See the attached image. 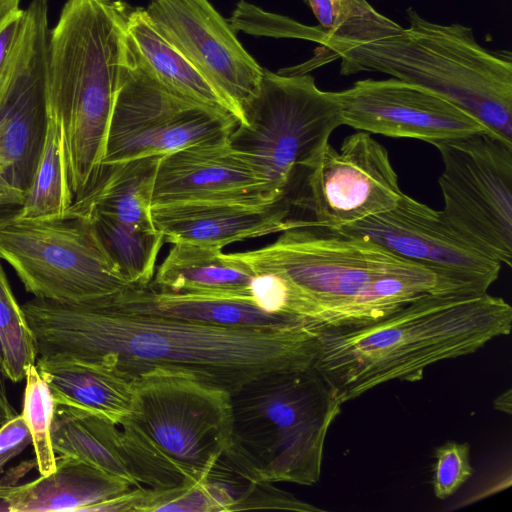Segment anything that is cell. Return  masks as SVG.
Here are the masks:
<instances>
[{
	"label": "cell",
	"instance_id": "1",
	"mask_svg": "<svg viewBox=\"0 0 512 512\" xmlns=\"http://www.w3.org/2000/svg\"><path fill=\"white\" fill-rule=\"evenodd\" d=\"M39 357L102 364L131 382L150 373L190 376L230 394L273 371L314 365L317 332L306 325L240 328L127 312L105 301L34 297L21 305Z\"/></svg>",
	"mask_w": 512,
	"mask_h": 512
},
{
	"label": "cell",
	"instance_id": "2",
	"mask_svg": "<svg viewBox=\"0 0 512 512\" xmlns=\"http://www.w3.org/2000/svg\"><path fill=\"white\" fill-rule=\"evenodd\" d=\"M402 27L373 6L327 33L302 71L340 59L343 75L380 72L428 88L512 142V54L491 50L473 29L439 24L407 9Z\"/></svg>",
	"mask_w": 512,
	"mask_h": 512
},
{
	"label": "cell",
	"instance_id": "3",
	"mask_svg": "<svg viewBox=\"0 0 512 512\" xmlns=\"http://www.w3.org/2000/svg\"><path fill=\"white\" fill-rule=\"evenodd\" d=\"M511 327L512 307L500 297L426 294L369 324L314 328L313 366L345 403L392 380L419 381L428 366L474 353Z\"/></svg>",
	"mask_w": 512,
	"mask_h": 512
},
{
	"label": "cell",
	"instance_id": "4",
	"mask_svg": "<svg viewBox=\"0 0 512 512\" xmlns=\"http://www.w3.org/2000/svg\"><path fill=\"white\" fill-rule=\"evenodd\" d=\"M231 254L254 274L275 272L300 287L324 311L325 328L369 324L426 294L462 295L424 266L338 230L292 228Z\"/></svg>",
	"mask_w": 512,
	"mask_h": 512
},
{
	"label": "cell",
	"instance_id": "5",
	"mask_svg": "<svg viewBox=\"0 0 512 512\" xmlns=\"http://www.w3.org/2000/svg\"><path fill=\"white\" fill-rule=\"evenodd\" d=\"M131 10L122 0H67L50 31L46 90L64 115L74 196L101 166L116 97L133 63Z\"/></svg>",
	"mask_w": 512,
	"mask_h": 512
},
{
	"label": "cell",
	"instance_id": "6",
	"mask_svg": "<svg viewBox=\"0 0 512 512\" xmlns=\"http://www.w3.org/2000/svg\"><path fill=\"white\" fill-rule=\"evenodd\" d=\"M118 426L140 486L190 485L231 445V394L187 375L150 373L135 381L130 412Z\"/></svg>",
	"mask_w": 512,
	"mask_h": 512
},
{
	"label": "cell",
	"instance_id": "7",
	"mask_svg": "<svg viewBox=\"0 0 512 512\" xmlns=\"http://www.w3.org/2000/svg\"><path fill=\"white\" fill-rule=\"evenodd\" d=\"M230 449L260 481L313 485L342 402L314 367L273 371L231 394Z\"/></svg>",
	"mask_w": 512,
	"mask_h": 512
},
{
	"label": "cell",
	"instance_id": "8",
	"mask_svg": "<svg viewBox=\"0 0 512 512\" xmlns=\"http://www.w3.org/2000/svg\"><path fill=\"white\" fill-rule=\"evenodd\" d=\"M341 125L334 91L318 88L308 73L264 69L228 141L264 173L275 194L292 200Z\"/></svg>",
	"mask_w": 512,
	"mask_h": 512
},
{
	"label": "cell",
	"instance_id": "9",
	"mask_svg": "<svg viewBox=\"0 0 512 512\" xmlns=\"http://www.w3.org/2000/svg\"><path fill=\"white\" fill-rule=\"evenodd\" d=\"M0 258L36 298L88 304L129 286L82 217L15 220L0 228Z\"/></svg>",
	"mask_w": 512,
	"mask_h": 512
},
{
	"label": "cell",
	"instance_id": "10",
	"mask_svg": "<svg viewBox=\"0 0 512 512\" xmlns=\"http://www.w3.org/2000/svg\"><path fill=\"white\" fill-rule=\"evenodd\" d=\"M446 221L488 257L512 264V142L491 132L432 144Z\"/></svg>",
	"mask_w": 512,
	"mask_h": 512
},
{
	"label": "cell",
	"instance_id": "11",
	"mask_svg": "<svg viewBox=\"0 0 512 512\" xmlns=\"http://www.w3.org/2000/svg\"><path fill=\"white\" fill-rule=\"evenodd\" d=\"M238 124L229 112L172 92L148 74L133 54L116 97L101 164L163 157L186 147L223 142Z\"/></svg>",
	"mask_w": 512,
	"mask_h": 512
},
{
	"label": "cell",
	"instance_id": "12",
	"mask_svg": "<svg viewBox=\"0 0 512 512\" xmlns=\"http://www.w3.org/2000/svg\"><path fill=\"white\" fill-rule=\"evenodd\" d=\"M403 195L386 148L370 133L330 143L292 200L303 227L340 230L393 209Z\"/></svg>",
	"mask_w": 512,
	"mask_h": 512
},
{
	"label": "cell",
	"instance_id": "13",
	"mask_svg": "<svg viewBox=\"0 0 512 512\" xmlns=\"http://www.w3.org/2000/svg\"><path fill=\"white\" fill-rule=\"evenodd\" d=\"M48 24V0H32L0 84V175L25 193L46 131Z\"/></svg>",
	"mask_w": 512,
	"mask_h": 512
},
{
	"label": "cell",
	"instance_id": "14",
	"mask_svg": "<svg viewBox=\"0 0 512 512\" xmlns=\"http://www.w3.org/2000/svg\"><path fill=\"white\" fill-rule=\"evenodd\" d=\"M338 231L368 239L424 266L462 295L486 293L501 268L459 234L441 211L405 193L393 209Z\"/></svg>",
	"mask_w": 512,
	"mask_h": 512
},
{
	"label": "cell",
	"instance_id": "15",
	"mask_svg": "<svg viewBox=\"0 0 512 512\" xmlns=\"http://www.w3.org/2000/svg\"><path fill=\"white\" fill-rule=\"evenodd\" d=\"M160 32L215 87L239 123L256 96L264 68L208 0H150L144 8Z\"/></svg>",
	"mask_w": 512,
	"mask_h": 512
},
{
	"label": "cell",
	"instance_id": "16",
	"mask_svg": "<svg viewBox=\"0 0 512 512\" xmlns=\"http://www.w3.org/2000/svg\"><path fill=\"white\" fill-rule=\"evenodd\" d=\"M342 125L430 143L491 132L479 119L438 93L397 78L364 79L334 91ZM495 134V133H494Z\"/></svg>",
	"mask_w": 512,
	"mask_h": 512
},
{
	"label": "cell",
	"instance_id": "17",
	"mask_svg": "<svg viewBox=\"0 0 512 512\" xmlns=\"http://www.w3.org/2000/svg\"><path fill=\"white\" fill-rule=\"evenodd\" d=\"M264 173L229 141L183 148L160 158L152 207L186 202H277Z\"/></svg>",
	"mask_w": 512,
	"mask_h": 512
},
{
	"label": "cell",
	"instance_id": "18",
	"mask_svg": "<svg viewBox=\"0 0 512 512\" xmlns=\"http://www.w3.org/2000/svg\"><path fill=\"white\" fill-rule=\"evenodd\" d=\"M290 199L186 202L151 207L152 221L165 242L223 249L234 242L283 232L300 225Z\"/></svg>",
	"mask_w": 512,
	"mask_h": 512
},
{
	"label": "cell",
	"instance_id": "19",
	"mask_svg": "<svg viewBox=\"0 0 512 512\" xmlns=\"http://www.w3.org/2000/svg\"><path fill=\"white\" fill-rule=\"evenodd\" d=\"M133 486L80 459L56 456V469L17 486L0 485V499L11 512L87 511Z\"/></svg>",
	"mask_w": 512,
	"mask_h": 512
},
{
	"label": "cell",
	"instance_id": "20",
	"mask_svg": "<svg viewBox=\"0 0 512 512\" xmlns=\"http://www.w3.org/2000/svg\"><path fill=\"white\" fill-rule=\"evenodd\" d=\"M105 302L127 312L219 326L280 328L300 325L264 311L249 296L173 293L156 289L150 284L144 287L128 286Z\"/></svg>",
	"mask_w": 512,
	"mask_h": 512
},
{
	"label": "cell",
	"instance_id": "21",
	"mask_svg": "<svg viewBox=\"0 0 512 512\" xmlns=\"http://www.w3.org/2000/svg\"><path fill=\"white\" fill-rule=\"evenodd\" d=\"M160 158L101 164L85 188L74 196L64 217L101 214L136 231H157L151 207Z\"/></svg>",
	"mask_w": 512,
	"mask_h": 512
},
{
	"label": "cell",
	"instance_id": "22",
	"mask_svg": "<svg viewBox=\"0 0 512 512\" xmlns=\"http://www.w3.org/2000/svg\"><path fill=\"white\" fill-rule=\"evenodd\" d=\"M54 402L99 414L117 425L131 409L134 382L102 364L38 357L35 363Z\"/></svg>",
	"mask_w": 512,
	"mask_h": 512
},
{
	"label": "cell",
	"instance_id": "23",
	"mask_svg": "<svg viewBox=\"0 0 512 512\" xmlns=\"http://www.w3.org/2000/svg\"><path fill=\"white\" fill-rule=\"evenodd\" d=\"M254 273L222 249L174 243L150 285L173 293L249 296Z\"/></svg>",
	"mask_w": 512,
	"mask_h": 512
},
{
	"label": "cell",
	"instance_id": "24",
	"mask_svg": "<svg viewBox=\"0 0 512 512\" xmlns=\"http://www.w3.org/2000/svg\"><path fill=\"white\" fill-rule=\"evenodd\" d=\"M197 512H228L281 509L319 512L272 482L260 481L253 471L228 447L208 473L191 488Z\"/></svg>",
	"mask_w": 512,
	"mask_h": 512
},
{
	"label": "cell",
	"instance_id": "25",
	"mask_svg": "<svg viewBox=\"0 0 512 512\" xmlns=\"http://www.w3.org/2000/svg\"><path fill=\"white\" fill-rule=\"evenodd\" d=\"M127 33L135 60L159 83L180 96L236 117L229 103L168 41L144 8H132Z\"/></svg>",
	"mask_w": 512,
	"mask_h": 512
},
{
	"label": "cell",
	"instance_id": "26",
	"mask_svg": "<svg viewBox=\"0 0 512 512\" xmlns=\"http://www.w3.org/2000/svg\"><path fill=\"white\" fill-rule=\"evenodd\" d=\"M51 441L55 454L80 459L133 487H142L129 470L121 430L111 420L76 406L55 403Z\"/></svg>",
	"mask_w": 512,
	"mask_h": 512
},
{
	"label": "cell",
	"instance_id": "27",
	"mask_svg": "<svg viewBox=\"0 0 512 512\" xmlns=\"http://www.w3.org/2000/svg\"><path fill=\"white\" fill-rule=\"evenodd\" d=\"M85 218L93 224L108 255L129 286L144 287L152 282L157 257L165 242L160 232L136 231L101 214Z\"/></svg>",
	"mask_w": 512,
	"mask_h": 512
},
{
	"label": "cell",
	"instance_id": "28",
	"mask_svg": "<svg viewBox=\"0 0 512 512\" xmlns=\"http://www.w3.org/2000/svg\"><path fill=\"white\" fill-rule=\"evenodd\" d=\"M34 335L18 304L0 258V357L1 371L5 378L20 382L29 366L37 360Z\"/></svg>",
	"mask_w": 512,
	"mask_h": 512
},
{
	"label": "cell",
	"instance_id": "29",
	"mask_svg": "<svg viewBox=\"0 0 512 512\" xmlns=\"http://www.w3.org/2000/svg\"><path fill=\"white\" fill-rule=\"evenodd\" d=\"M22 413L35 452L36 467L40 475L56 469V454L51 441V424L55 402L51 390L36 365L28 367Z\"/></svg>",
	"mask_w": 512,
	"mask_h": 512
},
{
	"label": "cell",
	"instance_id": "30",
	"mask_svg": "<svg viewBox=\"0 0 512 512\" xmlns=\"http://www.w3.org/2000/svg\"><path fill=\"white\" fill-rule=\"evenodd\" d=\"M433 490L436 498L452 496L473 474L468 443L447 441L434 452Z\"/></svg>",
	"mask_w": 512,
	"mask_h": 512
},
{
	"label": "cell",
	"instance_id": "31",
	"mask_svg": "<svg viewBox=\"0 0 512 512\" xmlns=\"http://www.w3.org/2000/svg\"><path fill=\"white\" fill-rule=\"evenodd\" d=\"M31 444V437L20 414L0 428V474L4 467Z\"/></svg>",
	"mask_w": 512,
	"mask_h": 512
},
{
	"label": "cell",
	"instance_id": "32",
	"mask_svg": "<svg viewBox=\"0 0 512 512\" xmlns=\"http://www.w3.org/2000/svg\"><path fill=\"white\" fill-rule=\"evenodd\" d=\"M25 196L24 191L12 186L0 175V228L17 220Z\"/></svg>",
	"mask_w": 512,
	"mask_h": 512
},
{
	"label": "cell",
	"instance_id": "33",
	"mask_svg": "<svg viewBox=\"0 0 512 512\" xmlns=\"http://www.w3.org/2000/svg\"><path fill=\"white\" fill-rule=\"evenodd\" d=\"M23 20L24 9H21L0 28V84L21 32Z\"/></svg>",
	"mask_w": 512,
	"mask_h": 512
},
{
	"label": "cell",
	"instance_id": "34",
	"mask_svg": "<svg viewBox=\"0 0 512 512\" xmlns=\"http://www.w3.org/2000/svg\"><path fill=\"white\" fill-rule=\"evenodd\" d=\"M312 9L320 26L332 31L339 22V13L333 0H304Z\"/></svg>",
	"mask_w": 512,
	"mask_h": 512
},
{
	"label": "cell",
	"instance_id": "35",
	"mask_svg": "<svg viewBox=\"0 0 512 512\" xmlns=\"http://www.w3.org/2000/svg\"><path fill=\"white\" fill-rule=\"evenodd\" d=\"M0 377V428L18 413L11 406L6 394L4 383Z\"/></svg>",
	"mask_w": 512,
	"mask_h": 512
},
{
	"label": "cell",
	"instance_id": "36",
	"mask_svg": "<svg viewBox=\"0 0 512 512\" xmlns=\"http://www.w3.org/2000/svg\"><path fill=\"white\" fill-rule=\"evenodd\" d=\"M20 0H0V28L21 9Z\"/></svg>",
	"mask_w": 512,
	"mask_h": 512
},
{
	"label": "cell",
	"instance_id": "37",
	"mask_svg": "<svg viewBox=\"0 0 512 512\" xmlns=\"http://www.w3.org/2000/svg\"><path fill=\"white\" fill-rule=\"evenodd\" d=\"M511 399H512L511 398V389H509L506 392H504L503 394L499 395L494 400V408L499 411L511 414V407H512Z\"/></svg>",
	"mask_w": 512,
	"mask_h": 512
},
{
	"label": "cell",
	"instance_id": "38",
	"mask_svg": "<svg viewBox=\"0 0 512 512\" xmlns=\"http://www.w3.org/2000/svg\"><path fill=\"white\" fill-rule=\"evenodd\" d=\"M0 377H3V376L1 375V373H0Z\"/></svg>",
	"mask_w": 512,
	"mask_h": 512
}]
</instances>
